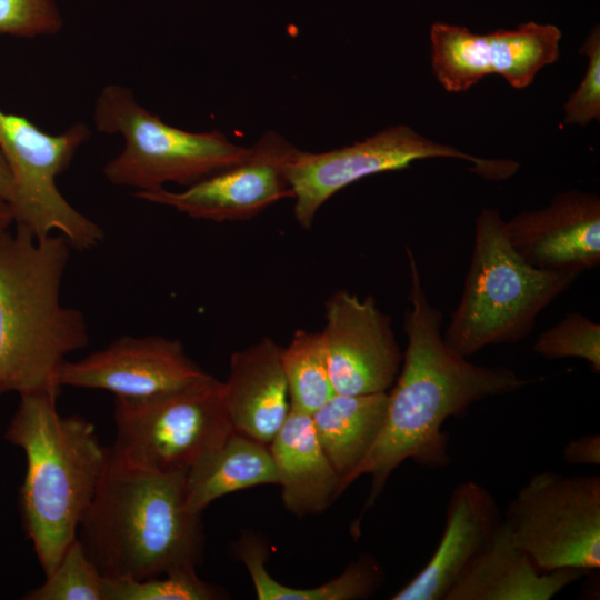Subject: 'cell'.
Instances as JSON below:
<instances>
[{
	"mask_svg": "<svg viewBox=\"0 0 600 600\" xmlns=\"http://www.w3.org/2000/svg\"><path fill=\"white\" fill-rule=\"evenodd\" d=\"M70 248L61 234L0 233V396L59 394L67 356L88 346L83 313L61 302Z\"/></svg>",
	"mask_w": 600,
	"mask_h": 600,
	"instance_id": "obj_3",
	"label": "cell"
},
{
	"mask_svg": "<svg viewBox=\"0 0 600 600\" xmlns=\"http://www.w3.org/2000/svg\"><path fill=\"white\" fill-rule=\"evenodd\" d=\"M93 121L99 132L124 139L123 150L103 167L106 179L137 192L161 189L168 182L189 187L240 163L251 151L219 131L190 132L167 124L120 84L101 90Z\"/></svg>",
	"mask_w": 600,
	"mask_h": 600,
	"instance_id": "obj_6",
	"label": "cell"
},
{
	"mask_svg": "<svg viewBox=\"0 0 600 600\" xmlns=\"http://www.w3.org/2000/svg\"><path fill=\"white\" fill-rule=\"evenodd\" d=\"M428 158L466 160L472 163L473 172L492 180L507 179L518 168L514 161L478 158L399 124L330 151L298 150L287 167L296 220L310 229L321 206L341 189L368 176L404 169L416 160Z\"/></svg>",
	"mask_w": 600,
	"mask_h": 600,
	"instance_id": "obj_10",
	"label": "cell"
},
{
	"mask_svg": "<svg viewBox=\"0 0 600 600\" xmlns=\"http://www.w3.org/2000/svg\"><path fill=\"white\" fill-rule=\"evenodd\" d=\"M387 406L388 392L334 393L311 414L318 440L341 478V493L374 444Z\"/></svg>",
	"mask_w": 600,
	"mask_h": 600,
	"instance_id": "obj_20",
	"label": "cell"
},
{
	"mask_svg": "<svg viewBox=\"0 0 600 600\" xmlns=\"http://www.w3.org/2000/svg\"><path fill=\"white\" fill-rule=\"evenodd\" d=\"M261 484H278L269 446L233 431L186 473L187 508L201 514L216 499Z\"/></svg>",
	"mask_w": 600,
	"mask_h": 600,
	"instance_id": "obj_21",
	"label": "cell"
},
{
	"mask_svg": "<svg viewBox=\"0 0 600 600\" xmlns=\"http://www.w3.org/2000/svg\"><path fill=\"white\" fill-rule=\"evenodd\" d=\"M579 52L588 56L589 63L578 89L564 104L563 123L586 126L591 120L600 119V33L598 27L590 32Z\"/></svg>",
	"mask_w": 600,
	"mask_h": 600,
	"instance_id": "obj_28",
	"label": "cell"
},
{
	"mask_svg": "<svg viewBox=\"0 0 600 600\" xmlns=\"http://www.w3.org/2000/svg\"><path fill=\"white\" fill-rule=\"evenodd\" d=\"M78 531L107 579L143 580L202 559L201 514L187 508L186 474L131 467L112 449Z\"/></svg>",
	"mask_w": 600,
	"mask_h": 600,
	"instance_id": "obj_2",
	"label": "cell"
},
{
	"mask_svg": "<svg viewBox=\"0 0 600 600\" xmlns=\"http://www.w3.org/2000/svg\"><path fill=\"white\" fill-rule=\"evenodd\" d=\"M116 441L122 462L159 473H187L234 430L223 382L211 374L147 398L116 397Z\"/></svg>",
	"mask_w": 600,
	"mask_h": 600,
	"instance_id": "obj_7",
	"label": "cell"
},
{
	"mask_svg": "<svg viewBox=\"0 0 600 600\" xmlns=\"http://www.w3.org/2000/svg\"><path fill=\"white\" fill-rule=\"evenodd\" d=\"M406 254L410 287L402 364L388 391L381 431L347 483L370 476L366 508L374 503L389 477L406 460L430 469L450 462L448 434L442 430L448 419L463 416L479 401L517 392L534 382L507 367L472 363L449 347L441 333L442 312L430 302L409 247Z\"/></svg>",
	"mask_w": 600,
	"mask_h": 600,
	"instance_id": "obj_1",
	"label": "cell"
},
{
	"mask_svg": "<svg viewBox=\"0 0 600 600\" xmlns=\"http://www.w3.org/2000/svg\"><path fill=\"white\" fill-rule=\"evenodd\" d=\"M281 364L291 408L312 414L336 393L321 332L296 330L282 347Z\"/></svg>",
	"mask_w": 600,
	"mask_h": 600,
	"instance_id": "obj_23",
	"label": "cell"
},
{
	"mask_svg": "<svg viewBox=\"0 0 600 600\" xmlns=\"http://www.w3.org/2000/svg\"><path fill=\"white\" fill-rule=\"evenodd\" d=\"M503 524L542 572L600 568V477L534 473L509 502Z\"/></svg>",
	"mask_w": 600,
	"mask_h": 600,
	"instance_id": "obj_9",
	"label": "cell"
},
{
	"mask_svg": "<svg viewBox=\"0 0 600 600\" xmlns=\"http://www.w3.org/2000/svg\"><path fill=\"white\" fill-rule=\"evenodd\" d=\"M434 77L448 92H463L488 74H500L516 89L558 60L561 31L527 22L516 30L474 34L464 27L436 22L430 30Z\"/></svg>",
	"mask_w": 600,
	"mask_h": 600,
	"instance_id": "obj_11",
	"label": "cell"
},
{
	"mask_svg": "<svg viewBox=\"0 0 600 600\" xmlns=\"http://www.w3.org/2000/svg\"><path fill=\"white\" fill-rule=\"evenodd\" d=\"M240 163L212 174L183 191L164 188L138 191L136 197L209 221L250 219L277 201L292 197L287 167L298 152L280 134L268 131Z\"/></svg>",
	"mask_w": 600,
	"mask_h": 600,
	"instance_id": "obj_12",
	"label": "cell"
},
{
	"mask_svg": "<svg viewBox=\"0 0 600 600\" xmlns=\"http://www.w3.org/2000/svg\"><path fill=\"white\" fill-rule=\"evenodd\" d=\"M501 524L499 506L484 486L472 480L456 486L449 497L443 531L432 556L391 599L446 600Z\"/></svg>",
	"mask_w": 600,
	"mask_h": 600,
	"instance_id": "obj_16",
	"label": "cell"
},
{
	"mask_svg": "<svg viewBox=\"0 0 600 600\" xmlns=\"http://www.w3.org/2000/svg\"><path fill=\"white\" fill-rule=\"evenodd\" d=\"M107 600H214L218 587L201 580L196 568H180L143 580L107 579Z\"/></svg>",
	"mask_w": 600,
	"mask_h": 600,
	"instance_id": "obj_25",
	"label": "cell"
},
{
	"mask_svg": "<svg viewBox=\"0 0 600 600\" xmlns=\"http://www.w3.org/2000/svg\"><path fill=\"white\" fill-rule=\"evenodd\" d=\"M13 222L12 211L9 202L0 197V233L7 231Z\"/></svg>",
	"mask_w": 600,
	"mask_h": 600,
	"instance_id": "obj_31",
	"label": "cell"
},
{
	"mask_svg": "<svg viewBox=\"0 0 600 600\" xmlns=\"http://www.w3.org/2000/svg\"><path fill=\"white\" fill-rule=\"evenodd\" d=\"M280 347L270 337L233 352L223 382L234 432L269 446L290 412Z\"/></svg>",
	"mask_w": 600,
	"mask_h": 600,
	"instance_id": "obj_17",
	"label": "cell"
},
{
	"mask_svg": "<svg viewBox=\"0 0 600 600\" xmlns=\"http://www.w3.org/2000/svg\"><path fill=\"white\" fill-rule=\"evenodd\" d=\"M586 573L573 569L540 571L514 544L502 520L446 600H550Z\"/></svg>",
	"mask_w": 600,
	"mask_h": 600,
	"instance_id": "obj_18",
	"label": "cell"
},
{
	"mask_svg": "<svg viewBox=\"0 0 600 600\" xmlns=\"http://www.w3.org/2000/svg\"><path fill=\"white\" fill-rule=\"evenodd\" d=\"M62 26L56 0H0V36H51L58 33Z\"/></svg>",
	"mask_w": 600,
	"mask_h": 600,
	"instance_id": "obj_27",
	"label": "cell"
},
{
	"mask_svg": "<svg viewBox=\"0 0 600 600\" xmlns=\"http://www.w3.org/2000/svg\"><path fill=\"white\" fill-rule=\"evenodd\" d=\"M532 350L548 360L579 358L600 372V324L579 311L564 316L541 332Z\"/></svg>",
	"mask_w": 600,
	"mask_h": 600,
	"instance_id": "obj_26",
	"label": "cell"
},
{
	"mask_svg": "<svg viewBox=\"0 0 600 600\" xmlns=\"http://www.w3.org/2000/svg\"><path fill=\"white\" fill-rule=\"evenodd\" d=\"M208 374L178 340L123 336L83 359L67 360L59 383L122 398H147L183 388Z\"/></svg>",
	"mask_w": 600,
	"mask_h": 600,
	"instance_id": "obj_14",
	"label": "cell"
},
{
	"mask_svg": "<svg viewBox=\"0 0 600 600\" xmlns=\"http://www.w3.org/2000/svg\"><path fill=\"white\" fill-rule=\"evenodd\" d=\"M240 558L252 580L259 600H358L367 599L380 587L383 571L369 554L360 556L338 577L314 588L296 589L274 580L266 569V548L256 539L244 538Z\"/></svg>",
	"mask_w": 600,
	"mask_h": 600,
	"instance_id": "obj_22",
	"label": "cell"
},
{
	"mask_svg": "<svg viewBox=\"0 0 600 600\" xmlns=\"http://www.w3.org/2000/svg\"><path fill=\"white\" fill-rule=\"evenodd\" d=\"M26 600H107V580L76 538L44 582Z\"/></svg>",
	"mask_w": 600,
	"mask_h": 600,
	"instance_id": "obj_24",
	"label": "cell"
},
{
	"mask_svg": "<svg viewBox=\"0 0 600 600\" xmlns=\"http://www.w3.org/2000/svg\"><path fill=\"white\" fill-rule=\"evenodd\" d=\"M563 459L574 466L600 464V436L587 434L569 441L562 451Z\"/></svg>",
	"mask_w": 600,
	"mask_h": 600,
	"instance_id": "obj_29",
	"label": "cell"
},
{
	"mask_svg": "<svg viewBox=\"0 0 600 600\" xmlns=\"http://www.w3.org/2000/svg\"><path fill=\"white\" fill-rule=\"evenodd\" d=\"M509 241L534 268L581 274L600 263V199L596 193H558L540 209L506 221Z\"/></svg>",
	"mask_w": 600,
	"mask_h": 600,
	"instance_id": "obj_15",
	"label": "cell"
},
{
	"mask_svg": "<svg viewBox=\"0 0 600 600\" xmlns=\"http://www.w3.org/2000/svg\"><path fill=\"white\" fill-rule=\"evenodd\" d=\"M13 181L10 168L0 151V197L6 199L9 203L12 199Z\"/></svg>",
	"mask_w": 600,
	"mask_h": 600,
	"instance_id": "obj_30",
	"label": "cell"
},
{
	"mask_svg": "<svg viewBox=\"0 0 600 600\" xmlns=\"http://www.w3.org/2000/svg\"><path fill=\"white\" fill-rule=\"evenodd\" d=\"M90 138L84 123L50 134L23 116L0 109V151L12 174L10 201L16 228L38 239L58 231L73 248L98 247L102 228L74 209L59 191L56 180Z\"/></svg>",
	"mask_w": 600,
	"mask_h": 600,
	"instance_id": "obj_8",
	"label": "cell"
},
{
	"mask_svg": "<svg viewBox=\"0 0 600 600\" xmlns=\"http://www.w3.org/2000/svg\"><path fill=\"white\" fill-rule=\"evenodd\" d=\"M323 337L336 393L388 392L402 364L392 318L372 296L360 298L346 289L324 304Z\"/></svg>",
	"mask_w": 600,
	"mask_h": 600,
	"instance_id": "obj_13",
	"label": "cell"
},
{
	"mask_svg": "<svg viewBox=\"0 0 600 600\" xmlns=\"http://www.w3.org/2000/svg\"><path fill=\"white\" fill-rule=\"evenodd\" d=\"M269 450L282 502L293 514L319 513L341 493V478L318 440L311 414L291 408Z\"/></svg>",
	"mask_w": 600,
	"mask_h": 600,
	"instance_id": "obj_19",
	"label": "cell"
},
{
	"mask_svg": "<svg viewBox=\"0 0 600 600\" xmlns=\"http://www.w3.org/2000/svg\"><path fill=\"white\" fill-rule=\"evenodd\" d=\"M58 396H20L4 432V439L26 456L20 514L46 576L77 538L111 451L99 441L93 423L58 412Z\"/></svg>",
	"mask_w": 600,
	"mask_h": 600,
	"instance_id": "obj_4",
	"label": "cell"
},
{
	"mask_svg": "<svg viewBox=\"0 0 600 600\" xmlns=\"http://www.w3.org/2000/svg\"><path fill=\"white\" fill-rule=\"evenodd\" d=\"M579 276L529 264L512 248L500 212L482 209L462 294L443 339L466 358L490 346L518 343Z\"/></svg>",
	"mask_w": 600,
	"mask_h": 600,
	"instance_id": "obj_5",
	"label": "cell"
}]
</instances>
